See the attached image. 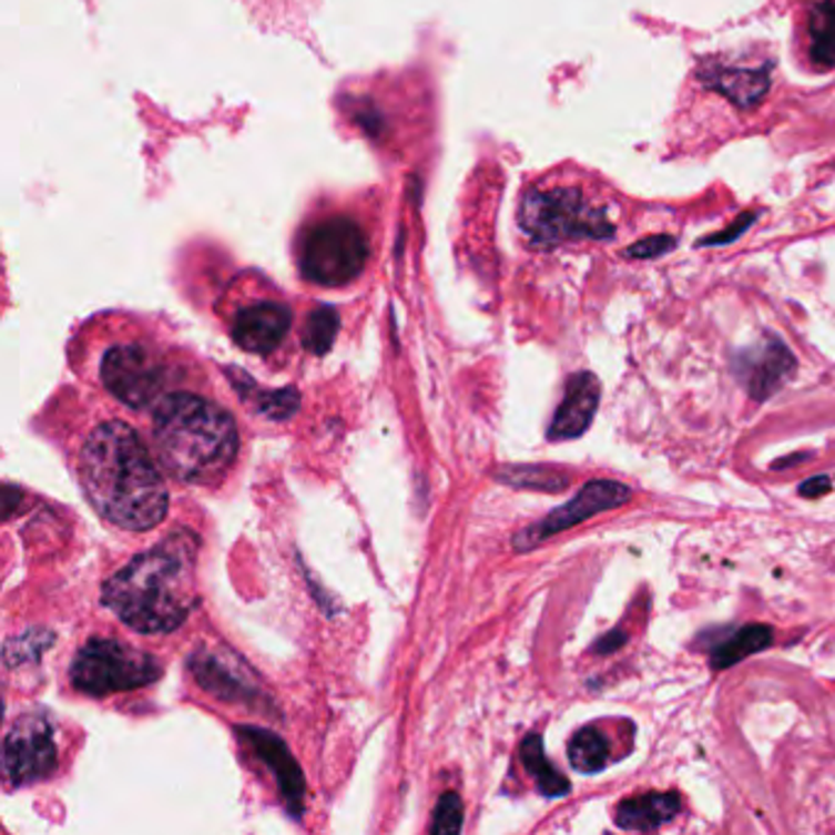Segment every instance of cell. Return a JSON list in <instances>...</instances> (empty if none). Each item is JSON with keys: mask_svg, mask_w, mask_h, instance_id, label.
<instances>
[{"mask_svg": "<svg viewBox=\"0 0 835 835\" xmlns=\"http://www.w3.org/2000/svg\"><path fill=\"white\" fill-rule=\"evenodd\" d=\"M79 480L93 510L125 532H147L167 515V486L125 421H105L89 434L79 451Z\"/></svg>", "mask_w": 835, "mask_h": 835, "instance_id": "cell-1", "label": "cell"}, {"mask_svg": "<svg viewBox=\"0 0 835 835\" xmlns=\"http://www.w3.org/2000/svg\"><path fill=\"white\" fill-rule=\"evenodd\" d=\"M194 603L192 554L176 537L135 557L103 585V605L143 634L182 628Z\"/></svg>", "mask_w": 835, "mask_h": 835, "instance_id": "cell-2", "label": "cell"}, {"mask_svg": "<svg viewBox=\"0 0 835 835\" xmlns=\"http://www.w3.org/2000/svg\"><path fill=\"white\" fill-rule=\"evenodd\" d=\"M378 228L373 202L322 198L309 206L294 233V263L304 282L324 289H344L366 273Z\"/></svg>", "mask_w": 835, "mask_h": 835, "instance_id": "cell-3", "label": "cell"}, {"mask_svg": "<svg viewBox=\"0 0 835 835\" xmlns=\"http://www.w3.org/2000/svg\"><path fill=\"white\" fill-rule=\"evenodd\" d=\"M152 437L162 466L182 483L218 480L238 456L233 417L192 393H172L160 399Z\"/></svg>", "mask_w": 835, "mask_h": 835, "instance_id": "cell-4", "label": "cell"}, {"mask_svg": "<svg viewBox=\"0 0 835 835\" xmlns=\"http://www.w3.org/2000/svg\"><path fill=\"white\" fill-rule=\"evenodd\" d=\"M517 228L539 251L615 235L603 196L571 172H549L525 184L517 202Z\"/></svg>", "mask_w": 835, "mask_h": 835, "instance_id": "cell-5", "label": "cell"}, {"mask_svg": "<svg viewBox=\"0 0 835 835\" xmlns=\"http://www.w3.org/2000/svg\"><path fill=\"white\" fill-rule=\"evenodd\" d=\"M162 666L155 656L115 640H91L72 662V681L89 696L135 691L155 684Z\"/></svg>", "mask_w": 835, "mask_h": 835, "instance_id": "cell-6", "label": "cell"}, {"mask_svg": "<svg viewBox=\"0 0 835 835\" xmlns=\"http://www.w3.org/2000/svg\"><path fill=\"white\" fill-rule=\"evenodd\" d=\"M630 498L632 490L625 483H620V480H588L579 490V496H573L567 505H561V508L551 510L544 520H539L537 525L522 529L520 534H515L512 544L517 551H529L544 544L549 537L567 532L571 527H579L601 512L620 508V505H625Z\"/></svg>", "mask_w": 835, "mask_h": 835, "instance_id": "cell-7", "label": "cell"}, {"mask_svg": "<svg viewBox=\"0 0 835 835\" xmlns=\"http://www.w3.org/2000/svg\"><path fill=\"white\" fill-rule=\"evenodd\" d=\"M101 380L123 405L140 409L157 397L164 383V366L143 344H118L105 350Z\"/></svg>", "mask_w": 835, "mask_h": 835, "instance_id": "cell-8", "label": "cell"}, {"mask_svg": "<svg viewBox=\"0 0 835 835\" xmlns=\"http://www.w3.org/2000/svg\"><path fill=\"white\" fill-rule=\"evenodd\" d=\"M57 767L52 727L40 715H26L10 727L3 743V772L13 784L44 780Z\"/></svg>", "mask_w": 835, "mask_h": 835, "instance_id": "cell-9", "label": "cell"}, {"mask_svg": "<svg viewBox=\"0 0 835 835\" xmlns=\"http://www.w3.org/2000/svg\"><path fill=\"white\" fill-rule=\"evenodd\" d=\"M292 309L273 294H251L233 307L231 314V336L243 350L267 356L292 328Z\"/></svg>", "mask_w": 835, "mask_h": 835, "instance_id": "cell-10", "label": "cell"}, {"mask_svg": "<svg viewBox=\"0 0 835 835\" xmlns=\"http://www.w3.org/2000/svg\"><path fill=\"white\" fill-rule=\"evenodd\" d=\"M772 62L755 64H731L721 59H711L699 67V79L703 86L721 93L737 109H752L764 99L772 86Z\"/></svg>", "mask_w": 835, "mask_h": 835, "instance_id": "cell-11", "label": "cell"}, {"mask_svg": "<svg viewBox=\"0 0 835 835\" xmlns=\"http://www.w3.org/2000/svg\"><path fill=\"white\" fill-rule=\"evenodd\" d=\"M598 403H601V380L593 373L571 375L561 405L549 425V441H571L583 437L588 427L593 425Z\"/></svg>", "mask_w": 835, "mask_h": 835, "instance_id": "cell-12", "label": "cell"}, {"mask_svg": "<svg viewBox=\"0 0 835 835\" xmlns=\"http://www.w3.org/2000/svg\"><path fill=\"white\" fill-rule=\"evenodd\" d=\"M750 360H740L747 370V393L755 403L767 399L782 390L786 378L796 370L794 353L784 346V340L767 336V344L760 353H750Z\"/></svg>", "mask_w": 835, "mask_h": 835, "instance_id": "cell-13", "label": "cell"}, {"mask_svg": "<svg viewBox=\"0 0 835 835\" xmlns=\"http://www.w3.org/2000/svg\"><path fill=\"white\" fill-rule=\"evenodd\" d=\"M241 733L253 745L257 755H261V760L267 764V767L275 772L279 794L285 796L289 811H297L299 814L302 802H304V777H302L299 764L289 755L287 745L282 743L277 735L261 731V727H241Z\"/></svg>", "mask_w": 835, "mask_h": 835, "instance_id": "cell-14", "label": "cell"}, {"mask_svg": "<svg viewBox=\"0 0 835 835\" xmlns=\"http://www.w3.org/2000/svg\"><path fill=\"white\" fill-rule=\"evenodd\" d=\"M681 811V796L676 792H650L630 796L615 808V826L622 831L650 833L674 821Z\"/></svg>", "mask_w": 835, "mask_h": 835, "instance_id": "cell-15", "label": "cell"}, {"mask_svg": "<svg viewBox=\"0 0 835 835\" xmlns=\"http://www.w3.org/2000/svg\"><path fill=\"white\" fill-rule=\"evenodd\" d=\"M774 644V630L770 625H745L727 634L723 642L713 646L711 652V669L723 672L740 662H745L750 654H757L770 650Z\"/></svg>", "mask_w": 835, "mask_h": 835, "instance_id": "cell-16", "label": "cell"}, {"mask_svg": "<svg viewBox=\"0 0 835 835\" xmlns=\"http://www.w3.org/2000/svg\"><path fill=\"white\" fill-rule=\"evenodd\" d=\"M808 54L821 69H835V0H821L808 10Z\"/></svg>", "mask_w": 835, "mask_h": 835, "instance_id": "cell-17", "label": "cell"}, {"mask_svg": "<svg viewBox=\"0 0 835 835\" xmlns=\"http://www.w3.org/2000/svg\"><path fill=\"white\" fill-rule=\"evenodd\" d=\"M520 755L525 762V770L532 774L537 782V790L547 798H559L571 792V782L551 764L544 755V743L539 735H527L520 747Z\"/></svg>", "mask_w": 835, "mask_h": 835, "instance_id": "cell-18", "label": "cell"}, {"mask_svg": "<svg viewBox=\"0 0 835 835\" xmlns=\"http://www.w3.org/2000/svg\"><path fill=\"white\" fill-rule=\"evenodd\" d=\"M192 669L194 674L198 679V684H202L206 691L216 693V696H223V699H253L255 691L251 684H245V681H241V676H233L226 666L221 664L218 656L214 654H194L192 656Z\"/></svg>", "mask_w": 835, "mask_h": 835, "instance_id": "cell-19", "label": "cell"}, {"mask_svg": "<svg viewBox=\"0 0 835 835\" xmlns=\"http://www.w3.org/2000/svg\"><path fill=\"white\" fill-rule=\"evenodd\" d=\"M569 762L576 772H603L610 762V740L598 725H585L573 733L569 743Z\"/></svg>", "mask_w": 835, "mask_h": 835, "instance_id": "cell-20", "label": "cell"}, {"mask_svg": "<svg viewBox=\"0 0 835 835\" xmlns=\"http://www.w3.org/2000/svg\"><path fill=\"white\" fill-rule=\"evenodd\" d=\"M228 375H231L235 390L241 393L245 403L261 411L263 417L279 421V419L292 417L294 411H297L299 395L294 393L292 387H287V390H279V393H263V390H257V387L248 378H245L243 373H228Z\"/></svg>", "mask_w": 835, "mask_h": 835, "instance_id": "cell-21", "label": "cell"}, {"mask_svg": "<svg viewBox=\"0 0 835 835\" xmlns=\"http://www.w3.org/2000/svg\"><path fill=\"white\" fill-rule=\"evenodd\" d=\"M500 478L508 486L542 490V492H561L569 488V476L561 473V470L557 468H547V466H512V468H505Z\"/></svg>", "mask_w": 835, "mask_h": 835, "instance_id": "cell-22", "label": "cell"}, {"mask_svg": "<svg viewBox=\"0 0 835 835\" xmlns=\"http://www.w3.org/2000/svg\"><path fill=\"white\" fill-rule=\"evenodd\" d=\"M338 334V312L332 307H316L304 324L302 344L314 356H324V353L334 346Z\"/></svg>", "mask_w": 835, "mask_h": 835, "instance_id": "cell-23", "label": "cell"}, {"mask_svg": "<svg viewBox=\"0 0 835 835\" xmlns=\"http://www.w3.org/2000/svg\"><path fill=\"white\" fill-rule=\"evenodd\" d=\"M464 826V806L458 794L449 792L441 796V802L437 806V814H434L431 823V833H458Z\"/></svg>", "mask_w": 835, "mask_h": 835, "instance_id": "cell-24", "label": "cell"}, {"mask_svg": "<svg viewBox=\"0 0 835 835\" xmlns=\"http://www.w3.org/2000/svg\"><path fill=\"white\" fill-rule=\"evenodd\" d=\"M676 248L674 235H650L640 243L630 245L625 251V257H638V261H652V257H662Z\"/></svg>", "mask_w": 835, "mask_h": 835, "instance_id": "cell-25", "label": "cell"}, {"mask_svg": "<svg viewBox=\"0 0 835 835\" xmlns=\"http://www.w3.org/2000/svg\"><path fill=\"white\" fill-rule=\"evenodd\" d=\"M752 223H755V214H743L740 216L737 223H733L731 228L723 231V233H715V235H709V238L701 241L699 245H725V243H733L737 241V235H743Z\"/></svg>", "mask_w": 835, "mask_h": 835, "instance_id": "cell-26", "label": "cell"}, {"mask_svg": "<svg viewBox=\"0 0 835 835\" xmlns=\"http://www.w3.org/2000/svg\"><path fill=\"white\" fill-rule=\"evenodd\" d=\"M628 644V634L622 630H610L605 632L603 638H598L595 644L591 646L593 654H601V656H608V654H615L618 650H622V646Z\"/></svg>", "mask_w": 835, "mask_h": 835, "instance_id": "cell-27", "label": "cell"}, {"mask_svg": "<svg viewBox=\"0 0 835 835\" xmlns=\"http://www.w3.org/2000/svg\"><path fill=\"white\" fill-rule=\"evenodd\" d=\"M833 483L828 476H814V478H806L802 486H798V496L802 498H808V500H816V498H823L826 492H831Z\"/></svg>", "mask_w": 835, "mask_h": 835, "instance_id": "cell-28", "label": "cell"}, {"mask_svg": "<svg viewBox=\"0 0 835 835\" xmlns=\"http://www.w3.org/2000/svg\"><path fill=\"white\" fill-rule=\"evenodd\" d=\"M811 454H794V456H786V458H780V461H774L772 468H790V466H798V461H808Z\"/></svg>", "mask_w": 835, "mask_h": 835, "instance_id": "cell-29", "label": "cell"}]
</instances>
